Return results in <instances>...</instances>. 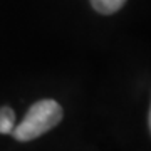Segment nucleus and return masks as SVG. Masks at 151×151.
Instances as JSON below:
<instances>
[{
	"label": "nucleus",
	"instance_id": "nucleus-2",
	"mask_svg": "<svg viewBox=\"0 0 151 151\" xmlns=\"http://www.w3.org/2000/svg\"><path fill=\"white\" fill-rule=\"evenodd\" d=\"M126 4V0H91L92 9L103 15H111Z\"/></svg>",
	"mask_w": 151,
	"mask_h": 151
},
{
	"label": "nucleus",
	"instance_id": "nucleus-3",
	"mask_svg": "<svg viewBox=\"0 0 151 151\" xmlns=\"http://www.w3.org/2000/svg\"><path fill=\"white\" fill-rule=\"evenodd\" d=\"M15 128V113L9 106L0 108V134H12Z\"/></svg>",
	"mask_w": 151,
	"mask_h": 151
},
{
	"label": "nucleus",
	"instance_id": "nucleus-1",
	"mask_svg": "<svg viewBox=\"0 0 151 151\" xmlns=\"http://www.w3.org/2000/svg\"><path fill=\"white\" fill-rule=\"evenodd\" d=\"M62 116H64V111H62V108L57 101L40 99L29 108L27 114L24 116L20 123L15 124V128L12 131V136L17 141H22V143L32 141L39 136L45 134L47 131L54 129L60 123Z\"/></svg>",
	"mask_w": 151,
	"mask_h": 151
},
{
	"label": "nucleus",
	"instance_id": "nucleus-4",
	"mask_svg": "<svg viewBox=\"0 0 151 151\" xmlns=\"http://www.w3.org/2000/svg\"><path fill=\"white\" fill-rule=\"evenodd\" d=\"M148 124H150V131H151V108H150V116H148Z\"/></svg>",
	"mask_w": 151,
	"mask_h": 151
}]
</instances>
